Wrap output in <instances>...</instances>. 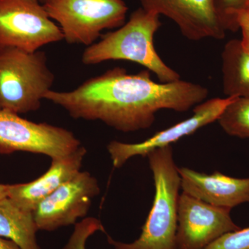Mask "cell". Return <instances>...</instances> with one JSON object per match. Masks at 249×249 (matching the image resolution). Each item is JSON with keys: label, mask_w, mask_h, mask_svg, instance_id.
<instances>
[{"label": "cell", "mask_w": 249, "mask_h": 249, "mask_svg": "<svg viewBox=\"0 0 249 249\" xmlns=\"http://www.w3.org/2000/svg\"><path fill=\"white\" fill-rule=\"evenodd\" d=\"M149 12L163 15L176 23L187 39L222 40L229 31L218 0H139Z\"/></svg>", "instance_id": "30bf717a"}, {"label": "cell", "mask_w": 249, "mask_h": 249, "mask_svg": "<svg viewBox=\"0 0 249 249\" xmlns=\"http://www.w3.org/2000/svg\"><path fill=\"white\" fill-rule=\"evenodd\" d=\"M0 249H22L13 241L0 237Z\"/></svg>", "instance_id": "44dd1931"}, {"label": "cell", "mask_w": 249, "mask_h": 249, "mask_svg": "<svg viewBox=\"0 0 249 249\" xmlns=\"http://www.w3.org/2000/svg\"><path fill=\"white\" fill-rule=\"evenodd\" d=\"M98 231L106 232L101 221L95 217H85L75 224L68 242L62 249H86L87 242Z\"/></svg>", "instance_id": "e0dca14e"}, {"label": "cell", "mask_w": 249, "mask_h": 249, "mask_svg": "<svg viewBox=\"0 0 249 249\" xmlns=\"http://www.w3.org/2000/svg\"><path fill=\"white\" fill-rule=\"evenodd\" d=\"M147 157L155 181L152 209L142 234L132 243L117 242L107 235L108 242L114 249H176L181 178L174 160L173 147L156 149Z\"/></svg>", "instance_id": "3957f363"}, {"label": "cell", "mask_w": 249, "mask_h": 249, "mask_svg": "<svg viewBox=\"0 0 249 249\" xmlns=\"http://www.w3.org/2000/svg\"><path fill=\"white\" fill-rule=\"evenodd\" d=\"M223 91L227 96H249V52L240 40L232 39L222 53Z\"/></svg>", "instance_id": "5bb4252c"}, {"label": "cell", "mask_w": 249, "mask_h": 249, "mask_svg": "<svg viewBox=\"0 0 249 249\" xmlns=\"http://www.w3.org/2000/svg\"><path fill=\"white\" fill-rule=\"evenodd\" d=\"M232 31L241 29V42L246 51L249 52V4L230 15Z\"/></svg>", "instance_id": "d6986e66"}, {"label": "cell", "mask_w": 249, "mask_h": 249, "mask_svg": "<svg viewBox=\"0 0 249 249\" xmlns=\"http://www.w3.org/2000/svg\"><path fill=\"white\" fill-rule=\"evenodd\" d=\"M217 121L229 135L249 139V96L236 98L224 109Z\"/></svg>", "instance_id": "2e32d148"}, {"label": "cell", "mask_w": 249, "mask_h": 249, "mask_svg": "<svg viewBox=\"0 0 249 249\" xmlns=\"http://www.w3.org/2000/svg\"><path fill=\"white\" fill-rule=\"evenodd\" d=\"M62 40L60 27L37 0H0V48L35 52Z\"/></svg>", "instance_id": "8992f818"}, {"label": "cell", "mask_w": 249, "mask_h": 249, "mask_svg": "<svg viewBox=\"0 0 249 249\" xmlns=\"http://www.w3.org/2000/svg\"><path fill=\"white\" fill-rule=\"evenodd\" d=\"M160 16L142 7L135 10L122 27L87 47L82 62L92 65L108 60H126L145 67L156 74L160 83L179 80L178 72L168 67L156 52L154 37L161 26Z\"/></svg>", "instance_id": "7a4b0ae2"}, {"label": "cell", "mask_w": 249, "mask_h": 249, "mask_svg": "<svg viewBox=\"0 0 249 249\" xmlns=\"http://www.w3.org/2000/svg\"><path fill=\"white\" fill-rule=\"evenodd\" d=\"M86 148L82 145L76 152L52 160L50 168L31 182L9 185L7 197L19 209L34 212L41 201L80 172Z\"/></svg>", "instance_id": "4fadbf2b"}, {"label": "cell", "mask_w": 249, "mask_h": 249, "mask_svg": "<svg viewBox=\"0 0 249 249\" xmlns=\"http://www.w3.org/2000/svg\"><path fill=\"white\" fill-rule=\"evenodd\" d=\"M54 80L45 52L0 48V111L20 114L38 110Z\"/></svg>", "instance_id": "277c9868"}, {"label": "cell", "mask_w": 249, "mask_h": 249, "mask_svg": "<svg viewBox=\"0 0 249 249\" xmlns=\"http://www.w3.org/2000/svg\"><path fill=\"white\" fill-rule=\"evenodd\" d=\"M231 211L182 192L178 200L176 249H204L222 235L240 229Z\"/></svg>", "instance_id": "9c48e42d"}, {"label": "cell", "mask_w": 249, "mask_h": 249, "mask_svg": "<svg viewBox=\"0 0 249 249\" xmlns=\"http://www.w3.org/2000/svg\"><path fill=\"white\" fill-rule=\"evenodd\" d=\"M34 214L19 209L9 198L0 199V237L14 242L22 249H41Z\"/></svg>", "instance_id": "9a60e30c"}, {"label": "cell", "mask_w": 249, "mask_h": 249, "mask_svg": "<svg viewBox=\"0 0 249 249\" xmlns=\"http://www.w3.org/2000/svg\"><path fill=\"white\" fill-rule=\"evenodd\" d=\"M43 6L67 43L88 47L102 31L122 27L128 11L124 0H47Z\"/></svg>", "instance_id": "5b68a950"}, {"label": "cell", "mask_w": 249, "mask_h": 249, "mask_svg": "<svg viewBox=\"0 0 249 249\" xmlns=\"http://www.w3.org/2000/svg\"><path fill=\"white\" fill-rule=\"evenodd\" d=\"M100 192L94 177L87 171L79 172L41 201L33 212L37 229L53 231L75 225L78 219L86 217L93 198Z\"/></svg>", "instance_id": "ba28073f"}, {"label": "cell", "mask_w": 249, "mask_h": 249, "mask_svg": "<svg viewBox=\"0 0 249 249\" xmlns=\"http://www.w3.org/2000/svg\"><path fill=\"white\" fill-rule=\"evenodd\" d=\"M236 96L225 98H214L204 101L193 108V114L189 118L167 128L157 132L142 142L125 143L111 142L108 144L107 151L114 168H121L132 157H145L157 148L172 145L174 142L186 136L194 134L198 129L217 121L228 106L235 101Z\"/></svg>", "instance_id": "8fae6325"}, {"label": "cell", "mask_w": 249, "mask_h": 249, "mask_svg": "<svg viewBox=\"0 0 249 249\" xmlns=\"http://www.w3.org/2000/svg\"><path fill=\"white\" fill-rule=\"evenodd\" d=\"M219 6L227 19L229 31H232L230 15L249 4V0H218Z\"/></svg>", "instance_id": "ffe728a7"}, {"label": "cell", "mask_w": 249, "mask_h": 249, "mask_svg": "<svg viewBox=\"0 0 249 249\" xmlns=\"http://www.w3.org/2000/svg\"><path fill=\"white\" fill-rule=\"evenodd\" d=\"M9 187V184H1V183H0V199L7 196Z\"/></svg>", "instance_id": "7402d4cb"}, {"label": "cell", "mask_w": 249, "mask_h": 249, "mask_svg": "<svg viewBox=\"0 0 249 249\" xmlns=\"http://www.w3.org/2000/svg\"><path fill=\"white\" fill-rule=\"evenodd\" d=\"M178 172L183 192L208 204L231 210L249 203V178H232L219 171L207 175L186 167Z\"/></svg>", "instance_id": "7c38bea8"}, {"label": "cell", "mask_w": 249, "mask_h": 249, "mask_svg": "<svg viewBox=\"0 0 249 249\" xmlns=\"http://www.w3.org/2000/svg\"><path fill=\"white\" fill-rule=\"evenodd\" d=\"M204 249H249V227L228 232Z\"/></svg>", "instance_id": "ac0fdd59"}, {"label": "cell", "mask_w": 249, "mask_h": 249, "mask_svg": "<svg viewBox=\"0 0 249 249\" xmlns=\"http://www.w3.org/2000/svg\"><path fill=\"white\" fill-rule=\"evenodd\" d=\"M81 142L73 132L47 123L33 122L10 111H0V154H40L52 160L76 152Z\"/></svg>", "instance_id": "52a82bcc"}, {"label": "cell", "mask_w": 249, "mask_h": 249, "mask_svg": "<svg viewBox=\"0 0 249 249\" xmlns=\"http://www.w3.org/2000/svg\"><path fill=\"white\" fill-rule=\"evenodd\" d=\"M202 85L178 80L157 83L148 70L129 74L114 67L69 91L50 90L45 99L63 108L75 119L99 121L128 133L150 128L161 109L185 112L206 101Z\"/></svg>", "instance_id": "6da1fadb"}, {"label": "cell", "mask_w": 249, "mask_h": 249, "mask_svg": "<svg viewBox=\"0 0 249 249\" xmlns=\"http://www.w3.org/2000/svg\"><path fill=\"white\" fill-rule=\"evenodd\" d=\"M37 1H39V2L41 3V4H45L46 1H47V0H37Z\"/></svg>", "instance_id": "603a6c76"}]
</instances>
